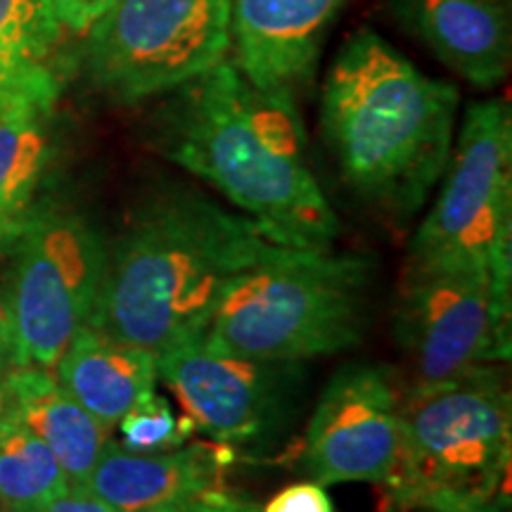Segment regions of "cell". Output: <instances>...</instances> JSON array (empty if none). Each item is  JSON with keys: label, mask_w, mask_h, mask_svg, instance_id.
<instances>
[{"label": "cell", "mask_w": 512, "mask_h": 512, "mask_svg": "<svg viewBox=\"0 0 512 512\" xmlns=\"http://www.w3.org/2000/svg\"><path fill=\"white\" fill-rule=\"evenodd\" d=\"M147 145L190 171L278 245L323 252L339 235L309 159L294 102L252 86L223 60L159 98Z\"/></svg>", "instance_id": "1"}, {"label": "cell", "mask_w": 512, "mask_h": 512, "mask_svg": "<svg viewBox=\"0 0 512 512\" xmlns=\"http://www.w3.org/2000/svg\"><path fill=\"white\" fill-rule=\"evenodd\" d=\"M285 249L202 192L162 188L107 247L88 328L164 354L200 337L230 285Z\"/></svg>", "instance_id": "2"}, {"label": "cell", "mask_w": 512, "mask_h": 512, "mask_svg": "<svg viewBox=\"0 0 512 512\" xmlns=\"http://www.w3.org/2000/svg\"><path fill=\"white\" fill-rule=\"evenodd\" d=\"M460 93L373 29L337 50L320 93V128L347 188L394 226L420 214L456 140Z\"/></svg>", "instance_id": "3"}, {"label": "cell", "mask_w": 512, "mask_h": 512, "mask_svg": "<svg viewBox=\"0 0 512 512\" xmlns=\"http://www.w3.org/2000/svg\"><path fill=\"white\" fill-rule=\"evenodd\" d=\"M370 275L368 256L285 249L230 285L197 339L278 363L342 354L366 330Z\"/></svg>", "instance_id": "4"}, {"label": "cell", "mask_w": 512, "mask_h": 512, "mask_svg": "<svg viewBox=\"0 0 512 512\" xmlns=\"http://www.w3.org/2000/svg\"><path fill=\"white\" fill-rule=\"evenodd\" d=\"M512 401L501 363L403 389L401 446L382 512H430L508 494Z\"/></svg>", "instance_id": "5"}, {"label": "cell", "mask_w": 512, "mask_h": 512, "mask_svg": "<svg viewBox=\"0 0 512 512\" xmlns=\"http://www.w3.org/2000/svg\"><path fill=\"white\" fill-rule=\"evenodd\" d=\"M83 36L93 86L140 105L228 60L230 0H117Z\"/></svg>", "instance_id": "6"}, {"label": "cell", "mask_w": 512, "mask_h": 512, "mask_svg": "<svg viewBox=\"0 0 512 512\" xmlns=\"http://www.w3.org/2000/svg\"><path fill=\"white\" fill-rule=\"evenodd\" d=\"M8 316L19 368L53 370L74 335L88 328L105 273L107 245L79 214L38 207L12 242Z\"/></svg>", "instance_id": "7"}, {"label": "cell", "mask_w": 512, "mask_h": 512, "mask_svg": "<svg viewBox=\"0 0 512 512\" xmlns=\"http://www.w3.org/2000/svg\"><path fill=\"white\" fill-rule=\"evenodd\" d=\"M512 242V112L503 100L467 107L441 190L408 245L406 271L489 266Z\"/></svg>", "instance_id": "8"}, {"label": "cell", "mask_w": 512, "mask_h": 512, "mask_svg": "<svg viewBox=\"0 0 512 512\" xmlns=\"http://www.w3.org/2000/svg\"><path fill=\"white\" fill-rule=\"evenodd\" d=\"M394 332L411 368L406 389L510 358V318L496 304L491 264L403 271Z\"/></svg>", "instance_id": "9"}, {"label": "cell", "mask_w": 512, "mask_h": 512, "mask_svg": "<svg viewBox=\"0 0 512 512\" xmlns=\"http://www.w3.org/2000/svg\"><path fill=\"white\" fill-rule=\"evenodd\" d=\"M297 366L233 356L202 339L157 356V373L183 403L195 432L223 446L259 444L285 425L299 384Z\"/></svg>", "instance_id": "10"}, {"label": "cell", "mask_w": 512, "mask_h": 512, "mask_svg": "<svg viewBox=\"0 0 512 512\" xmlns=\"http://www.w3.org/2000/svg\"><path fill=\"white\" fill-rule=\"evenodd\" d=\"M401 403L403 389L387 366L351 363L337 370L306 427V475L320 486H382L399 458Z\"/></svg>", "instance_id": "11"}, {"label": "cell", "mask_w": 512, "mask_h": 512, "mask_svg": "<svg viewBox=\"0 0 512 512\" xmlns=\"http://www.w3.org/2000/svg\"><path fill=\"white\" fill-rule=\"evenodd\" d=\"M349 0H230V57L273 98L294 102L311 86L332 24Z\"/></svg>", "instance_id": "12"}, {"label": "cell", "mask_w": 512, "mask_h": 512, "mask_svg": "<svg viewBox=\"0 0 512 512\" xmlns=\"http://www.w3.org/2000/svg\"><path fill=\"white\" fill-rule=\"evenodd\" d=\"M396 22L453 74L482 91L512 64V0H387Z\"/></svg>", "instance_id": "13"}, {"label": "cell", "mask_w": 512, "mask_h": 512, "mask_svg": "<svg viewBox=\"0 0 512 512\" xmlns=\"http://www.w3.org/2000/svg\"><path fill=\"white\" fill-rule=\"evenodd\" d=\"M233 458L235 453L223 444L133 453L110 441L83 486L119 512H157L221 489Z\"/></svg>", "instance_id": "14"}, {"label": "cell", "mask_w": 512, "mask_h": 512, "mask_svg": "<svg viewBox=\"0 0 512 512\" xmlns=\"http://www.w3.org/2000/svg\"><path fill=\"white\" fill-rule=\"evenodd\" d=\"M0 415L27 427L53 451L69 486L86 484L100 453L112 441V430L43 368H17L10 375Z\"/></svg>", "instance_id": "15"}, {"label": "cell", "mask_w": 512, "mask_h": 512, "mask_svg": "<svg viewBox=\"0 0 512 512\" xmlns=\"http://www.w3.org/2000/svg\"><path fill=\"white\" fill-rule=\"evenodd\" d=\"M53 375L107 430L155 392L159 380L152 351L114 342L93 328L76 332L57 358Z\"/></svg>", "instance_id": "16"}, {"label": "cell", "mask_w": 512, "mask_h": 512, "mask_svg": "<svg viewBox=\"0 0 512 512\" xmlns=\"http://www.w3.org/2000/svg\"><path fill=\"white\" fill-rule=\"evenodd\" d=\"M62 34L53 0H0V110L57 105Z\"/></svg>", "instance_id": "17"}, {"label": "cell", "mask_w": 512, "mask_h": 512, "mask_svg": "<svg viewBox=\"0 0 512 512\" xmlns=\"http://www.w3.org/2000/svg\"><path fill=\"white\" fill-rule=\"evenodd\" d=\"M57 105L0 110V247H12L36 209L55 157Z\"/></svg>", "instance_id": "18"}, {"label": "cell", "mask_w": 512, "mask_h": 512, "mask_svg": "<svg viewBox=\"0 0 512 512\" xmlns=\"http://www.w3.org/2000/svg\"><path fill=\"white\" fill-rule=\"evenodd\" d=\"M67 486L53 451L27 427L0 415V512H41Z\"/></svg>", "instance_id": "19"}, {"label": "cell", "mask_w": 512, "mask_h": 512, "mask_svg": "<svg viewBox=\"0 0 512 512\" xmlns=\"http://www.w3.org/2000/svg\"><path fill=\"white\" fill-rule=\"evenodd\" d=\"M121 446L133 453H159L181 448L195 432L188 415L178 418L171 403L157 392L147 394L143 401L119 420Z\"/></svg>", "instance_id": "20"}, {"label": "cell", "mask_w": 512, "mask_h": 512, "mask_svg": "<svg viewBox=\"0 0 512 512\" xmlns=\"http://www.w3.org/2000/svg\"><path fill=\"white\" fill-rule=\"evenodd\" d=\"M261 512H335V503L320 484L299 482L278 491Z\"/></svg>", "instance_id": "21"}, {"label": "cell", "mask_w": 512, "mask_h": 512, "mask_svg": "<svg viewBox=\"0 0 512 512\" xmlns=\"http://www.w3.org/2000/svg\"><path fill=\"white\" fill-rule=\"evenodd\" d=\"M157 512H261L252 501L240 498L238 494H230L226 486L211 489L207 494H200L188 501L169 505V508Z\"/></svg>", "instance_id": "22"}, {"label": "cell", "mask_w": 512, "mask_h": 512, "mask_svg": "<svg viewBox=\"0 0 512 512\" xmlns=\"http://www.w3.org/2000/svg\"><path fill=\"white\" fill-rule=\"evenodd\" d=\"M117 0H53L57 17H60L62 27L72 34H86L91 24Z\"/></svg>", "instance_id": "23"}, {"label": "cell", "mask_w": 512, "mask_h": 512, "mask_svg": "<svg viewBox=\"0 0 512 512\" xmlns=\"http://www.w3.org/2000/svg\"><path fill=\"white\" fill-rule=\"evenodd\" d=\"M41 512H119L110 503H105L86 486H67L53 501L43 505Z\"/></svg>", "instance_id": "24"}, {"label": "cell", "mask_w": 512, "mask_h": 512, "mask_svg": "<svg viewBox=\"0 0 512 512\" xmlns=\"http://www.w3.org/2000/svg\"><path fill=\"white\" fill-rule=\"evenodd\" d=\"M19 368L17 354H15V342H12V332L8 316H5L3 306H0V413H3V399H5V387H8L10 375Z\"/></svg>", "instance_id": "25"}, {"label": "cell", "mask_w": 512, "mask_h": 512, "mask_svg": "<svg viewBox=\"0 0 512 512\" xmlns=\"http://www.w3.org/2000/svg\"><path fill=\"white\" fill-rule=\"evenodd\" d=\"M430 512H510L508 494L484 498V501H467L458 505H448V508L430 510Z\"/></svg>", "instance_id": "26"}]
</instances>
